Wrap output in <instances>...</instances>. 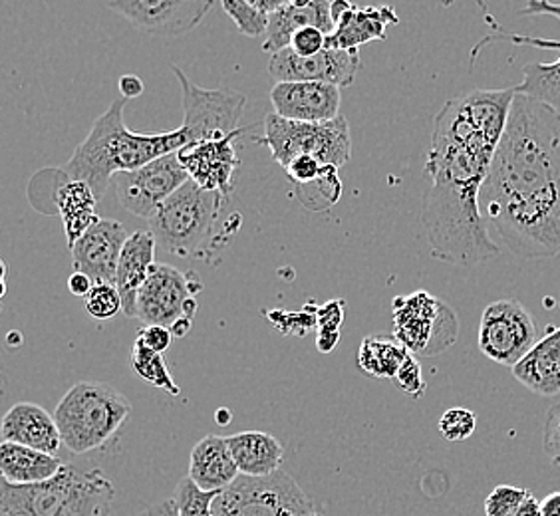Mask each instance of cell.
<instances>
[{"label": "cell", "mask_w": 560, "mask_h": 516, "mask_svg": "<svg viewBox=\"0 0 560 516\" xmlns=\"http://www.w3.org/2000/svg\"><path fill=\"white\" fill-rule=\"evenodd\" d=\"M119 94L124 97H128V99H133V97H140L143 94V82H141V78L133 74H126L119 78Z\"/></svg>", "instance_id": "43"}, {"label": "cell", "mask_w": 560, "mask_h": 516, "mask_svg": "<svg viewBox=\"0 0 560 516\" xmlns=\"http://www.w3.org/2000/svg\"><path fill=\"white\" fill-rule=\"evenodd\" d=\"M396 387H399L401 391H406L411 398L420 399L423 398L428 384L423 379V370H421L420 362L416 354L408 355L406 362L399 367L398 374L392 379Z\"/></svg>", "instance_id": "38"}, {"label": "cell", "mask_w": 560, "mask_h": 516, "mask_svg": "<svg viewBox=\"0 0 560 516\" xmlns=\"http://www.w3.org/2000/svg\"><path fill=\"white\" fill-rule=\"evenodd\" d=\"M540 508H542V516H560V491L550 493V495L540 503Z\"/></svg>", "instance_id": "47"}, {"label": "cell", "mask_w": 560, "mask_h": 516, "mask_svg": "<svg viewBox=\"0 0 560 516\" xmlns=\"http://www.w3.org/2000/svg\"><path fill=\"white\" fill-rule=\"evenodd\" d=\"M172 72L182 86L184 126L189 143L199 140L225 138L237 131L238 121L247 106V96L235 90H206L197 86L179 66L172 64Z\"/></svg>", "instance_id": "11"}, {"label": "cell", "mask_w": 560, "mask_h": 516, "mask_svg": "<svg viewBox=\"0 0 560 516\" xmlns=\"http://www.w3.org/2000/svg\"><path fill=\"white\" fill-rule=\"evenodd\" d=\"M238 474L241 471L226 437L207 435L201 442L195 443L189 455V479L197 486L219 493L233 483Z\"/></svg>", "instance_id": "23"}, {"label": "cell", "mask_w": 560, "mask_h": 516, "mask_svg": "<svg viewBox=\"0 0 560 516\" xmlns=\"http://www.w3.org/2000/svg\"><path fill=\"white\" fill-rule=\"evenodd\" d=\"M94 284H96V282L90 279L86 272H80V270H74L72 277L68 279V289H70V292H72L74 296H84V298H86L88 292L92 291Z\"/></svg>", "instance_id": "44"}, {"label": "cell", "mask_w": 560, "mask_h": 516, "mask_svg": "<svg viewBox=\"0 0 560 516\" xmlns=\"http://www.w3.org/2000/svg\"><path fill=\"white\" fill-rule=\"evenodd\" d=\"M304 26H318L324 33H335L332 21V0H314L306 9H296L292 4H284L269 14V28L262 40V50L275 55L282 48L291 46L292 34Z\"/></svg>", "instance_id": "24"}, {"label": "cell", "mask_w": 560, "mask_h": 516, "mask_svg": "<svg viewBox=\"0 0 560 516\" xmlns=\"http://www.w3.org/2000/svg\"><path fill=\"white\" fill-rule=\"evenodd\" d=\"M215 0H109V9L151 36H179L194 31Z\"/></svg>", "instance_id": "15"}, {"label": "cell", "mask_w": 560, "mask_h": 516, "mask_svg": "<svg viewBox=\"0 0 560 516\" xmlns=\"http://www.w3.org/2000/svg\"><path fill=\"white\" fill-rule=\"evenodd\" d=\"M65 465L52 453L38 452L21 443L2 442L0 445V473L9 483H44L60 473Z\"/></svg>", "instance_id": "26"}, {"label": "cell", "mask_w": 560, "mask_h": 516, "mask_svg": "<svg viewBox=\"0 0 560 516\" xmlns=\"http://www.w3.org/2000/svg\"><path fill=\"white\" fill-rule=\"evenodd\" d=\"M342 87L314 80L275 82L270 87L272 112L296 121H328L340 116Z\"/></svg>", "instance_id": "17"}, {"label": "cell", "mask_w": 560, "mask_h": 516, "mask_svg": "<svg viewBox=\"0 0 560 516\" xmlns=\"http://www.w3.org/2000/svg\"><path fill=\"white\" fill-rule=\"evenodd\" d=\"M86 310L94 320H112L124 313V302L119 296L118 286L109 282H97L88 292Z\"/></svg>", "instance_id": "34"}, {"label": "cell", "mask_w": 560, "mask_h": 516, "mask_svg": "<svg viewBox=\"0 0 560 516\" xmlns=\"http://www.w3.org/2000/svg\"><path fill=\"white\" fill-rule=\"evenodd\" d=\"M128 241V231L119 221L100 219L90 226L82 237L75 241L72 253L74 270L86 272L94 282L116 284L118 262L124 245Z\"/></svg>", "instance_id": "18"}, {"label": "cell", "mask_w": 560, "mask_h": 516, "mask_svg": "<svg viewBox=\"0 0 560 516\" xmlns=\"http://www.w3.org/2000/svg\"><path fill=\"white\" fill-rule=\"evenodd\" d=\"M513 377L528 391L552 398L560 394V326L549 328L527 354L511 367Z\"/></svg>", "instance_id": "19"}, {"label": "cell", "mask_w": 560, "mask_h": 516, "mask_svg": "<svg viewBox=\"0 0 560 516\" xmlns=\"http://www.w3.org/2000/svg\"><path fill=\"white\" fill-rule=\"evenodd\" d=\"M408 355L410 350L401 344L396 336H368L360 344L358 366L368 376L394 379Z\"/></svg>", "instance_id": "29"}, {"label": "cell", "mask_w": 560, "mask_h": 516, "mask_svg": "<svg viewBox=\"0 0 560 516\" xmlns=\"http://www.w3.org/2000/svg\"><path fill=\"white\" fill-rule=\"evenodd\" d=\"M248 2H253L255 7H259L260 11L265 12H275L280 7H284L289 0H248Z\"/></svg>", "instance_id": "48"}, {"label": "cell", "mask_w": 560, "mask_h": 516, "mask_svg": "<svg viewBox=\"0 0 560 516\" xmlns=\"http://www.w3.org/2000/svg\"><path fill=\"white\" fill-rule=\"evenodd\" d=\"M114 501L116 486L102 469L72 465L44 483L0 484V516H108Z\"/></svg>", "instance_id": "5"}, {"label": "cell", "mask_w": 560, "mask_h": 516, "mask_svg": "<svg viewBox=\"0 0 560 516\" xmlns=\"http://www.w3.org/2000/svg\"><path fill=\"white\" fill-rule=\"evenodd\" d=\"M0 433L2 442L21 443L52 455L62 447V435L55 415L31 401H21L7 411Z\"/></svg>", "instance_id": "20"}, {"label": "cell", "mask_w": 560, "mask_h": 516, "mask_svg": "<svg viewBox=\"0 0 560 516\" xmlns=\"http://www.w3.org/2000/svg\"><path fill=\"white\" fill-rule=\"evenodd\" d=\"M226 197L219 191H207L191 179L182 185L148 219L158 247L173 257L197 258L215 265L221 257L219 253L233 235L226 233V223L221 225Z\"/></svg>", "instance_id": "4"}, {"label": "cell", "mask_w": 560, "mask_h": 516, "mask_svg": "<svg viewBox=\"0 0 560 516\" xmlns=\"http://www.w3.org/2000/svg\"><path fill=\"white\" fill-rule=\"evenodd\" d=\"M260 145H267L282 167L296 155H314L324 165L342 167L352 157L350 126L345 116L328 121H296L269 112L265 118Z\"/></svg>", "instance_id": "7"}, {"label": "cell", "mask_w": 560, "mask_h": 516, "mask_svg": "<svg viewBox=\"0 0 560 516\" xmlns=\"http://www.w3.org/2000/svg\"><path fill=\"white\" fill-rule=\"evenodd\" d=\"M133 516H179L177 513V506L172 501H163L160 505L150 506V508H145V511H141L138 515Z\"/></svg>", "instance_id": "45"}, {"label": "cell", "mask_w": 560, "mask_h": 516, "mask_svg": "<svg viewBox=\"0 0 560 516\" xmlns=\"http://www.w3.org/2000/svg\"><path fill=\"white\" fill-rule=\"evenodd\" d=\"M316 316H318V338H316V345H318L320 352L328 354V352L335 350V345L338 344V340H340L338 328H340L342 318H345L342 301L328 302L326 306L318 308Z\"/></svg>", "instance_id": "35"}, {"label": "cell", "mask_w": 560, "mask_h": 516, "mask_svg": "<svg viewBox=\"0 0 560 516\" xmlns=\"http://www.w3.org/2000/svg\"><path fill=\"white\" fill-rule=\"evenodd\" d=\"M296 187V197L302 207L311 211H326L335 207L340 201L342 195V181L338 177V167L328 165L326 172L311 184L294 185Z\"/></svg>", "instance_id": "31"}, {"label": "cell", "mask_w": 560, "mask_h": 516, "mask_svg": "<svg viewBox=\"0 0 560 516\" xmlns=\"http://www.w3.org/2000/svg\"><path fill=\"white\" fill-rule=\"evenodd\" d=\"M528 489L513 486V484H499L486 499V516H511L523 501L527 499Z\"/></svg>", "instance_id": "36"}, {"label": "cell", "mask_w": 560, "mask_h": 516, "mask_svg": "<svg viewBox=\"0 0 560 516\" xmlns=\"http://www.w3.org/2000/svg\"><path fill=\"white\" fill-rule=\"evenodd\" d=\"M389 24H398V14L392 7H355L354 2L335 21V33L328 34L326 48L352 50L384 40Z\"/></svg>", "instance_id": "22"}, {"label": "cell", "mask_w": 560, "mask_h": 516, "mask_svg": "<svg viewBox=\"0 0 560 516\" xmlns=\"http://www.w3.org/2000/svg\"><path fill=\"white\" fill-rule=\"evenodd\" d=\"M314 0H289V4L292 7H296V9H306V7H311Z\"/></svg>", "instance_id": "49"}, {"label": "cell", "mask_w": 560, "mask_h": 516, "mask_svg": "<svg viewBox=\"0 0 560 516\" xmlns=\"http://www.w3.org/2000/svg\"><path fill=\"white\" fill-rule=\"evenodd\" d=\"M392 310L394 336L411 354L421 357L440 355L457 342V314L447 302L430 292L418 291L408 296H396Z\"/></svg>", "instance_id": "9"}, {"label": "cell", "mask_w": 560, "mask_h": 516, "mask_svg": "<svg viewBox=\"0 0 560 516\" xmlns=\"http://www.w3.org/2000/svg\"><path fill=\"white\" fill-rule=\"evenodd\" d=\"M511 516H542V508H540V503L535 499V495L528 493L527 499L523 501V505L518 506L517 511Z\"/></svg>", "instance_id": "46"}, {"label": "cell", "mask_w": 560, "mask_h": 516, "mask_svg": "<svg viewBox=\"0 0 560 516\" xmlns=\"http://www.w3.org/2000/svg\"><path fill=\"white\" fill-rule=\"evenodd\" d=\"M542 449L550 465L560 467V401L547 411L542 427Z\"/></svg>", "instance_id": "40"}, {"label": "cell", "mask_w": 560, "mask_h": 516, "mask_svg": "<svg viewBox=\"0 0 560 516\" xmlns=\"http://www.w3.org/2000/svg\"><path fill=\"white\" fill-rule=\"evenodd\" d=\"M223 11L235 22L238 33L248 38L265 36L269 28V12L260 11L248 0H221Z\"/></svg>", "instance_id": "32"}, {"label": "cell", "mask_w": 560, "mask_h": 516, "mask_svg": "<svg viewBox=\"0 0 560 516\" xmlns=\"http://www.w3.org/2000/svg\"><path fill=\"white\" fill-rule=\"evenodd\" d=\"M130 413V401L114 387L80 382L60 399L55 418L66 449L84 455L104 447Z\"/></svg>", "instance_id": "6"}, {"label": "cell", "mask_w": 560, "mask_h": 516, "mask_svg": "<svg viewBox=\"0 0 560 516\" xmlns=\"http://www.w3.org/2000/svg\"><path fill=\"white\" fill-rule=\"evenodd\" d=\"M177 151L145 163L143 167L119 172L112 177L109 187L128 213L150 219L163 201H167L182 185L191 179Z\"/></svg>", "instance_id": "12"}, {"label": "cell", "mask_w": 560, "mask_h": 516, "mask_svg": "<svg viewBox=\"0 0 560 516\" xmlns=\"http://www.w3.org/2000/svg\"><path fill=\"white\" fill-rule=\"evenodd\" d=\"M360 68V50H342V48H324L314 56H299L291 46L270 55V78L275 82H299L314 80L335 86H352L355 72Z\"/></svg>", "instance_id": "14"}, {"label": "cell", "mask_w": 560, "mask_h": 516, "mask_svg": "<svg viewBox=\"0 0 560 516\" xmlns=\"http://www.w3.org/2000/svg\"><path fill=\"white\" fill-rule=\"evenodd\" d=\"M130 360L136 374L151 386L165 389L170 396H175V398L182 394V389L175 384V379L167 370L162 352L151 350L150 345L143 344L140 338H136V342H133Z\"/></svg>", "instance_id": "30"}, {"label": "cell", "mask_w": 560, "mask_h": 516, "mask_svg": "<svg viewBox=\"0 0 560 516\" xmlns=\"http://www.w3.org/2000/svg\"><path fill=\"white\" fill-rule=\"evenodd\" d=\"M521 14H549L560 21V2L552 0H528L527 7L521 11ZM525 43L545 44L559 48L560 43L549 40V43H539V40H525ZM517 92L528 94V96L539 97L545 104L560 112V56L550 62V64H540L533 62L523 68V82L518 84Z\"/></svg>", "instance_id": "25"}, {"label": "cell", "mask_w": 560, "mask_h": 516, "mask_svg": "<svg viewBox=\"0 0 560 516\" xmlns=\"http://www.w3.org/2000/svg\"><path fill=\"white\" fill-rule=\"evenodd\" d=\"M247 128H238L225 138L215 140L191 141L177 151L179 160L189 173L191 181L207 191L231 195L233 177L238 167L235 140L241 138Z\"/></svg>", "instance_id": "16"}, {"label": "cell", "mask_w": 560, "mask_h": 516, "mask_svg": "<svg viewBox=\"0 0 560 516\" xmlns=\"http://www.w3.org/2000/svg\"><path fill=\"white\" fill-rule=\"evenodd\" d=\"M158 248V241L151 231H136L124 245L116 286L124 302V314L128 318H138V292L155 265Z\"/></svg>", "instance_id": "21"}, {"label": "cell", "mask_w": 560, "mask_h": 516, "mask_svg": "<svg viewBox=\"0 0 560 516\" xmlns=\"http://www.w3.org/2000/svg\"><path fill=\"white\" fill-rule=\"evenodd\" d=\"M199 291L201 280L194 272H182L172 265L155 262L138 292V320L165 326L175 338H184L194 328L195 294Z\"/></svg>", "instance_id": "10"}, {"label": "cell", "mask_w": 560, "mask_h": 516, "mask_svg": "<svg viewBox=\"0 0 560 516\" xmlns=\"http://www.w3.org/2000/svg\"><path fill=\"white\" fill-rule=\"evenodd\" d=\"M97 201L100 199L86 181L66 177V184L58 187L56 211L62 219L68 247H74L75 241L100 221L96 211Z\"/></svg>", "instance_id": "27"}, {"label": "cell", "mask_w": 560, "mask_h": 516, "mask_svg": "<svg viewBox=\"0 0 560 516\" xmlns=\"http://www.w3.org/2000/svg\"><path fill=\"white\" fill-rule=\"evenodd\" d=\"M477 342L491 362L513 367L537 342V324L518 301L491 302L481 314Z\"/></svg>", "instance_id": "13"}, {"label": "cell", "mask_w": 560, "mask_h": 516, "mask_svg": "<svg viewBox=\"0 0 560 516\" xmlns=\"http://www.w3.org/2000/svg\"><path fill=\"white\" fill-rule=\"evenodd\" d=\"M226 442L243 474L275 473L284 461V447L275 435L265 431H241L226 437Z\"/></svg>", "instance_id": "28"}, {"label": "cell", "mask_w": 560, "mask_h": 516, "mask_svg": "<svg viewBox=\"0 0 560 516\" xmlns=\"http://www.w3.org/2000/svg\"><path fill=\"white\" fill-rule=\"evenodd\" d=\"M126 104L128 97L114 99L109 108L94 121L86 140L75 148L70 162L66 163V177L86 181L97 199L106 195L116 173L143 167L145 163L182 150L189 143L184 128L155 136L130 131L124 124Z\"/></svg>", "instance_id": "3"}, {"label": "cell", "mask_w": 560, "mask_h": 516, "mask_svg": "<svg viewBox=\"0 0 560 516\" xmlns=\"http://www.w3.org/2000/svg\"><path fill=\"white\" fill-rule=\"evenodd\" d=\"M141 342L145 345H150L151 350L155 352H165L170 350L172 345L173 332L165 326H158V324H145L138 333Z\"/></svg>", "instance_id": "42"}, {"label": "cell", "mask_w": 560, "mask_h": 516, "mask_svg": "<svg viewBox=\"0 0 560 516\" xmlns=\"http://www.w3.org/2000/svg\"><path fill=\"white\" fill-rule=\"evenodd\" d=\"M215 516H324L287 471L238 474L213 499Z\"/></svg>", "instance_id": "8"}, {"label": "cell", "mask_w": 560, "mask_h": 516, "mask_svg": "<svg viewBox=\"0 0 560 516\" xmlns=\"http://www.w3.org/2000/svg\"><path fill=\"white\" fill-rule=\"evenodd\" d=\"M481 211L513 255H560V112L539 97L515 94Z\"/></svg>", "instance_id": "2"}, {"label": "cell", "mask_w": 560, "mask_h": 516, "mask_svg": "<svg viewBox=\"0 0 560 516\" xmlns=\"http://www.w3.org/2000/svg\"><path fill=\"white\" fill-rule=\"evenodd\" d=\"M517 87L471 90L443 104L433 121L421 223L438 260L475 267L499 255L481 211V191Z\"/></svg>", "instance_id": "1"}, {"label": "cell", "mask_w": 560, "mask_h": 516, "mask_svg": "<svg viewBox=\"0 0 560 516\" xmlns=\"http://www.w3.org/2000/svg\"><path fill=\"white\" fill-rule=\"evenodd\" d=\"M328 165H324L320 160H316L314 155H296L294 160L284 165L287 177L291 179L294 185L311 184L316 181Z\"/></svg>", "instance_id": "39"}, {"label": "cell", "mask_w": 560, "mask_h": 516, "mask_svg": "<svg viewBox=\"0 0 560 516\" xmlns=\"http://www.w3.org/2000/svg\"><path fill=\"white\" fill-rule=\"evenodd\" d=\"M328 34L318 26H304L292 34L291 48L299 56H314L326 48Z\"/></svg>", "instance_id": "41"}, {"label": "cell", "mask_w": 560, "mask_h": 516, "mask_svg": "<svg viewBox=\"0 0 560 516\" xmlns=\"http://www.w3.org/2000/svg\"><path fill=\"white\" fill-rule=\"evenodd\" d=\"M477 427V418L471 409H447L440 420V433L447 442H465L469 439Z\"/></svg>", "instance_id": "37"}, {"label": "cell", "mask_w": 560, "mask_h": 516, "mask_svg": "<svg viewBox=\"0 0 560 516\" xmlns=\"http://www.w3.org/2000/svg\"><path fill=\"white\" fill-rule=\"evenodd\" d=\"M215 495L217 493H211V491H203L189 477H185L184 481L175 489L173 503L177 506L179 516H215L213 515Z\"/></svg>", "instance_id": "33"}]
</instances>
